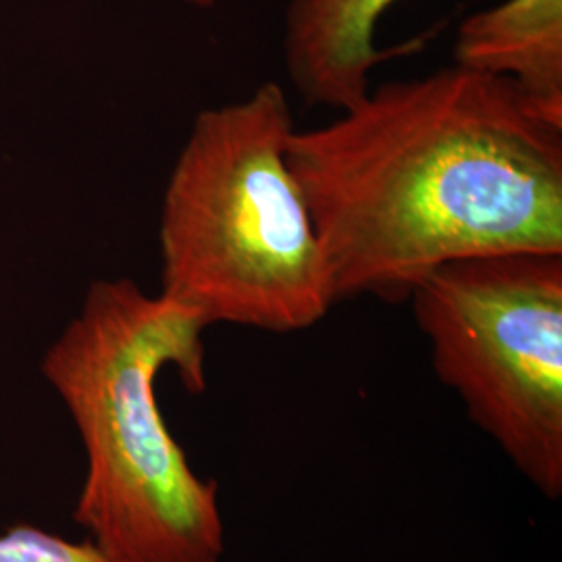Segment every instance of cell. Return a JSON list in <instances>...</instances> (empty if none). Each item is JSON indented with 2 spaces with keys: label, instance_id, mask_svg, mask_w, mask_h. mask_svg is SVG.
<instances>
[{
  "label": "cell",
  "instance_id": "6",
  "mask_svg": "<svg viewBox=\"0 0 562 562\" xmlns=\"http://www.w3.org/2000/svg\"><path fill=\"white\" fill-rule=\"evenodd\" d=\"M454 65L503 78L562 125V0H504L462 21Z\"/></svg>",
  "mask_w": 562,
  "mask_h": 562
},
{
  "label": "cell",
  "instance_id": "5",
  "mask_svg": "<svg viewBox=\"0 0 562 562\" xmlns=\"http://www.w3.org/2000/svg\"><path fill=\"white\" fill-rule=\"evenodd\" d=\"M398 0H290L283 18V65L292 88L313 106L344 111L371 90L387 53L375 34Z\"/></svg>",
  "mask_w": 562,
  "mask_h": 562
},
{
  "label": "cell",
  "instance_id": "3",
  "mask_svg": "<svg viewBox=\"0 0 562 562\" xmlns=\"http://www.w3.org/2000/svg\"><path fill=\"white\" fill-rule=\"evenodd\" d=\"M285 88L202 109L165 186L161 294L206 327L302 331L336 304L322 240L290 161Z\"/></svg>",
  "mask_w": 562,
  "mask_h": 562
},
{
  "label": "cell",
  "instance_id": "8",
  "mask_svg": "<svg viewBox=\"0 0 562 562\" xmlns=\"http://www.w3.org/2000/svg\"><path fill=\"white\" fill-rule=\"evenodd\" d=\"M186 4H192V7H199V9H211L217 0H181Z\"/></svg>",
  "mask_w": 562,
  "mask_h": 562
},
{
  "label": "cell",
  "instance_id": "4",
  "mask_svg": "<svg viewBox=\"0 0 562 562\" xmlns=\"http://www.w3.org/2000/svg\"><path fill=\"white\" fill-rule=\"evenodd\" d=\"M408 302L436 378L543 498L562 496V252L446 262Z\"/></svg>",
  "mask_w": 562,
  "mask_h": 562
},
{
  "label": "cell",
  "instance_id": "2",
  "mask_svg": "<svg viewBox=\"0 0 562 562\" xmlns=\"http://www.w3.org/2000/svg\"><path fill=\"white\" fill-rule=\"evenodd\" d=\"M206 329L161 292L99 280L44 352L42 375L86 454L74 519L111 562L225 559L220 485L192 469L157 396L169 367L188 392H204Z\"/></svg>",
  "mask_w": 562,
  "mask_h": 562
},
{
  "label": "cell",
  "instance_id": "7",
  "mask_svg": "<svg viewBox=\"0 0 562 562\" xmlns=\"http://www.w3.org/2000/svg\"><path fill=\"white\" fill-rule=\"evenodd\" d=\"M0 562H111L90 542H71L34 525H15L0 536Z\"/></svg>",
  "mask_w": 562,
  "mask_h": 562
},
{
  "label": "cell",
  "instance_id": "1",
  "mask_svg": "<svg viewBox=\"0 0 562 562\" xmlns=\"http://www.w3.org/2000/svg\"><path fill=\"white\" fill-rule=\"evenodd\" d=\"M288 161L336 301H408L467 257L562 252V125L515 83L459 65L371 88Z\"/></svg>",
  "mask_w": 562,
  "mask_h": 562
}]
</instances>
